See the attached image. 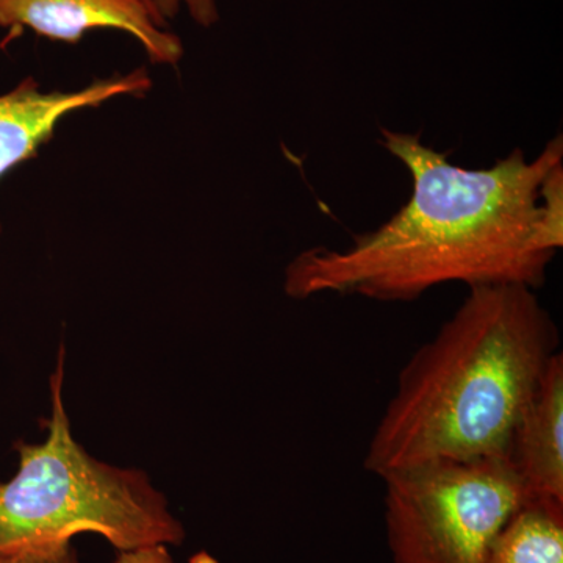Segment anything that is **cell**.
Here are the masks:
<instances>
[{
	"instance_id": "1",
	"label": "cell",
	"mask_w": 563,
	"mask_h": 563,
	"mask_svg": "<svg viewBox=\"0 0 563 563\" xmlns=\"http://www.w3.org/2000/svg\"><path fill=\"white\" fill-rule=\"evenodd\" d=\"M380 146L412 179V192L390 220L352 239L343 250L317 246L285 269L284 291L296 301L314 296H362L412 302L440 285H526L547 280L555 252L540 242V185L563 162L562 135L533 161L517 147L490 168L454 165L450 152L420 135L380 128Z\"/></svg>"
},
{
	"instance_id": "2",
	"label": "cell",
	"mask_w": 563,
	"mask_h": 563,
	"mask_svg": "<svg viewBox=\"0 0 563 563\" xmlns=\"http://www.w3.org/2000/svg\"><path fill=\"white\" fill-rule=\"evenodd\" d=\"M561 336L526 285L470 288L404 365L363 465L384 474L439 461L504 459Z\"/></svg>"
},
{
	"instance_id": "3",
	"label": "cell",
	"mask_w": 563,
	"mask_h": 563,
	"mask_svg": "<svg viewBox=\"0 0 563 563\" xmlns=\"http://www.w3.org/2000/svg\"><path fill=\"white\" fill-rule=\"evenodd\" d=\"M65 346L51 376V418L43 443H16L20 468L0 484V547L101 536L117 551L180 547L184 525L139 468L98 461L74 439L63 401Z\"/></svg>"
},
{
	"instance_id": "4",
	"label": "cell",
	"mask_w": 563,
	"mask_h": 563,
	"mask_svg": "<svg viewBox=\"0 0 563 563\" xmlns=\"http://www.w3.org/2000/svg\"><path fill=\"white\" fill-rule=\"evenodd\" d=\"M380 479L391 563H487L528 499L506 459L428 462Z\"/></svg>"
},
{
	"instance_id": "5",
	"label": "cell",
	"mask_w": 563,
	"mask_h": 563,
	"mask_svg": "<svg viewBox=\"0 0 563 563\" xmlns=\"http://www.w3.org/2000/svg\"><path fill=\"white\" fill-rule=\"evenodd\" d=\"M0 27L10 38L31 29L36 35L77 44L90 31L114 29L129 33L155 65H177L184 57L179 36L141 0H0Z\"/></svg>"
},
{
	"instance_id": "6",
	"label": "cell",
	"mask_w": 563,
	"mask_h": 563,
	"mask_svg": "<svg viewBox=\"0 0 563 563\" xmlns=\"http://www.w3.org/2000/svg\"><path fill=\"white\" fill-rule=\"evenodd\" d=\"M151 88L152 80L144 68L96 80L84 90L68 92L41 91L38 81L25 77L13 90L0 95V179L35 158L66 114L96 109L118 96L143 98Z\"/></svg>"
},
{
	"instance_id": "7",
	"label": "cell",
	"mask_w": 563,
	"mask_h": 563,
	"mask_svg": "<svg viewBox=\"0 0 563 563\" xmlns=\"http://www.w3.org/2000/svg\"><path fill=\"white\" fill-rule=\"evenodd\" d=\"M506 462L528 499L563 501V354L547 372L515 424Z\"/></svg>"
},
{
	"instance_id": "8",
	"label": "cell",
	"mask_w": 563,
	"mask_h": 563,
	"mask_svg": "<svg viewBox=\"0 0 563 563\" xmlns=\"http://www.w3.org/2000/svg\"><path fill=\"white\" fill-rule=\"evenodd\" d=\"M487 563H563V501L526 499L496 537Z\"/></svg>"
},
{
	"instance_id": "9",
	"label": "cell",
	"mask_w": 563,
	"mask_h": 563,
	"mask_svg": "<svg viewBox=\"0 0 563 563\" xmlns=\"http://www.w3.org/2000/svg\"><path fill=\"white\" fill-rule=\"evenodd\" d=\"M539 211L540 242L558 254L563 246V162L554 165L540 185Z\"/></svg>"
},
{
	"instance_id": "10",
	"label": "cell",
	"mask_w": 563,
	"mask_h": 563,
	"mask_svg": "<svg viewBox=\"0 0 563 563\" xmlns=\"http://www.w3.org/2000/svg\"><path fill=\"white\" fill-rule=\"evenodd\" d=\"M0 563H80L73 540H44L0 547Z\"/></svg>"
},
{
	"instance_id": "11",
	"label": "cell",
	"mask_w": 563,
	"mask_h": 563,
	"mask_svg": "<svg viewBox=\"0 0 563 563\" xmlns=\"http://www.w3.org/2000/svg\"><path fill=\"white\" fill-rule=\"evenodd\" d=\"M155 13L166 24V20L177 16L181 7L188 10V14L196 24L209 29L220 21V10L217 0H151Z\"/></svg>"
},
{
	"instance_id": "12",
	"label": "cell",
	"mask_w": 563,
	"mask_h": 563,
	"mask_svg": "<svg viewBox=\"0 0 563 563\" xmlns=\"http://www.w3.org/2000/svg\"><path fill=\"white\" fill-rule=\"evenodd\" d=\"M166 544H150L135 550L118 551L113 563H176Z\"/></svg>"
},
{
	"instance_id": "13",
	"label": "cell",
	"mask_w": 563,
	"mask_h": 563,
	"mask_svg": "<svg viewBox=\"0 0 563 563\" xmlns=\"http://www.w3.org/2000/svg\"><path fill=\"white\" fill-rule=\"evenodd\" d=\"M190 563H220L213 555L207 553V551H199L190 558Z\"/></svg>"
},
{
	"instance_id": "14",
	"label": "cell",
	"mask_w": 563,
	"mask_h": 563,
	"mask_svg": "<svg viewBox=\"0 0 563 563\" xmlns=\"http://www.w3.org/2000/svg\"><path fill=\"white\" fill-rule=\"evenodd\" d=\"M141 2L146 3V5H147V7H150V9H151L152 11H154L155 16H157V18H158V14H157V13H155L154 7H152V2H151V0H141ZM158 20H161V18H158ZM161 22H162V24H165V22H163L162 20H161Z\"/></svg>"
}]
</instances>
